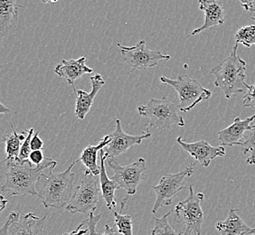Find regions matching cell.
<instances>
[{"label": "cell", "instance_id": "1", "mask_svg": "<svg viewBox=\"0 0 255 235\" xmlns=\"http://www.w3.org/2000/svg\"><path fill=\"white\" fill-rule=\"evenodd\" d=\"M57 162L45 157L40 165L34 166L31 162H7L5 182L2 186V194L5 198L14 196H37L36 183L44 169L55 167Z\"/></svg>", "mask_w": 255, "mask_h": 235}, {"label": "cell", "instance_id": "2", "mask_svg": "<svg viewBox=\"0 0 255 235\" xmlns=\"http://www.w3.org/2000/svg\"><path fill=\"white\" fill-rule=\"evenodd\" d=\"M78 160L69 166L65 171L54 173V167L49 168V173H42L36 183V194L44 207L60 209L67 206L73 196L74 175L72 169Z\"/></svg>", "mask_w": 255, "mask_h": 235}, {"label": "cell", "instance_id": "3", "mask_svg": "<svg viewBox=\"0 0 255 235\" xmlns=\"http://www.w3.org/2000/svg\"><path fill=\"white\" fill-rule=\"evenodd\" d=\"M237 47L236 43L230 55L211 71V74L216 76L215 86L224 91L226 99L237 96L247 89L246 63L237 54Z\"/></svg>", "mask_w": 255, "mask_h": 235}, {"label": "cell", "instance_id": "4", "mask_svg": "<svg viewBox=\"0 0 255 235\" xmlns=\"http://www.w3.org/2000/svg\"><path fill=\"white\" fill-rule=\"evenodd\" d=\"M178 105L172 103L167 97L153 98L145 105L137 108L138 114L147 118V129L150 127L160 130L169 129L173 125L185 126V120L178 113Z\"/></svg>", "mask_w": 255, "mask_h": 235}, {"label": "cell", "instance_id": "5", "mask_svg": "<svg viewBox=\"0 0 255 235\" xmlns=\"http://www.w3.org/2000/svg\"><path fill=\"white\" fill-rule=\"evenodd\" d=\"M160 81L177 91L180 101L178 108L182 113H189L197 104L205 102L212 96L211 91L203 87L196 79L187 75H178L175 80L162 75Z\"/></svg>", "mask_w": 255, "mask_h": 235}, {"label": "cell", "instance_id": "6", "mask_svg": "<svg viewBox=\"0 0 255 235\" xmlns=\"http://www.w3.org/2000/svg\"><path fill=\"white\" fill-rule=\"evenodd\" d=\"M101 190L97 176L86 169L80 186L74 192L65 210L73 215L94 213L97 209Z\"/></svg>", "mask_w": 255, "mask_h": 235}, {"label": "cell", "instance_id": "7", "mask_svg": "<svg viewBox=\"0 0 255 235\" xmlns=\"http://www.w3.org/2000/svg\"><path fill=\"white\" fill-rule=\"evenodd\" d=\"M189 196L184 201L179 202L175 208V220L185 225L186 231L183 235H201L202 225L204 223V212L201 203L204 194H196L193 186H188Z\"/></svg>", "mask_w": 255, "mask_h": 235}, {"label": "cell", "instance_id": "8", "mask_svg": "<svg viewBox=\"0 0 255 235\" xmlns=\"http://www.w3.org/2000/svg\"><path fill=\"white\" fill-rule=\"evenodd\" d=\"M106 161L109 167L114 171L112 179L118 183L120 189H124L129 196L135 195L137 186L144 179L146 160L139 157L134 163L127 166H122L116 158H107Z\"/></svg>", "mask_w": 255, "mask_h": 235}, {"label": "cell", "instance_id": "9", "mask_svg": "<svg viewBox=\"0 0 255 235\" xmlns=\"http://www.w3.org/2000/svg\"><path fill=\"white\" fill-rule=\"evenodd\" d=\"M193 174L194 166H187L182 171L176 174H167L163 176L158 185L153 186L152 189L157 195V199L152 208L153 215H155L162 207L170 206L173 199L181 190L187 189V187L183 186V182L186 177H189Z\"/></svg>", "mask_w": 255, "mask_h": 235}, {"label": "cell", "instance_id": "10", "mask_svg": "<svg viewBox=\"0 0 255 235\" xmlns=\"http://www.w3.org/2000/svg\"><path fill=\"white\" fill-rule=\"evenodd\" d=\"M124 62L131 68L146 70L157 66L161 61H168L170 55L163 54L160 51H153L147 48L145 40H141L134 46H124L118 44Z\"/></svg>", "mask_w": 255, "mask_h": 235}, {"label": "cell", "instance_id": "11", "mask_svg": "<svg viewBox=\"0 0 255 235\" xmlns=\"http://www.w3.org/2000/svg\"><path fill=\"white\" fill-rule=\"evenodd\" d=\"M109 135L111 137V142L104 147L103 150L107 158H116L127 151L128 148L141 144L144 139L149 138L152 134L149 132V129H146V131H144L141 135L137 136L127 134L123 131L121 120L117 119L115 130Z\"/></svg>", "mask_w": 255, "mask_h": 235}, {"label": "cell", "instance_id": "12", "mask_svg": "<svg viewBox=\"0 0 255 235\" xmlns=\"http://www.w3.org/2000/svg\"><path fill=\"white\" fill-rule=\"evenodd\" d=\"M177 142L196 161L199 162L203 167H208L212 160L216 157H224L226 156V148L224 146L213 147L206 140L188 143L185 141L183 137H178Z\"/></svg>", "mask_w": 255, "mask_h": 235}, {"label": "cell", "instance_id": "13", "mask_svg": "<svg viewBox=\"0 0 255 235\" xmlns=\"http://www.w3.org/2000/svg\"><path fill=\"white\" fill-rule=\"evenodd\" d=\"M199 9L205 14V23L200 27L194 30L191 35L203 33L204 31L221 25L226 21V8L224 4L218 0H198Z\"/></svg>", "mask_w": 255, "mask_h": 235}, {"label": "cell", "instance_id": "14", "mask_svg": "<svg viewBox=\"0 0 255 235\" xmlns=\"http://www.w3.org/2000/svg\"><path fill=\"white\" fill-rule=\"evenodd\" d=\"M86 60V56L76 60H63L62 63L54 69V73L60 77L65 79L70 85L74 86L76 80L82 78L85 74H92L94 72L93 69L85 64Z\"/></svg>", "mask_w": 255, "mask_h": 235}, {"label": "cell", "instance_id": "15", "mask_svg": "<svg viewBox=\"0 0 255 235\" xmlns=\"http://www.w3.org/2000/svg\"><path fill=\"white\" fill-rule=\"evenodd\" d=\"M255 120V114L246 119H241L240 117H236L232 125L218 132V138L222 146H237L243 139L245 133L250 129Z\"/></svg>", "mask_w": 255, "mask_h": 235}, {"label": "cell", "instance_id": "16", "mask_svg": "<svg viewBox=\"0 0 255 235\" xmlns=\"http://www.w3.org/2000/svg\"><path fill=\"white\" fill-rule=\"evenodd\" d=\"M92 82V91L91 93H86L83 90L77 91V99H76V107H75V115L79 119H84L86 115L90 113L94 101L97 93L105 84L101 74H95L91 77Z\"/></svg>", "mask_w": 255, "mask_h": 235}, {"label": "cell", "instance_id": "17", "mask_svg": "<svg viewBox=\"0 0 255 235\" xmlns=\"http://www.w3.org/2000/svg\"><path fill=\"white\" fill-rule=\"evenodd\" d=\"M47 213L44 217L40 218L34 213L20 216L19 220L16 221L10 226V235H43L44 222L48 216Z\"/></svg>", "mask_w": 255, "mask_h": 235}, {"label": "cell", "instance_id": "18", "mask_svg": "<svg viewBox=\"0 0 255 235\" xmlns=\"http://www.w3.org/2000/svg\"><path fill=\"white\" fill-rule=\"evenodd\" d=\"M216 229L221 235H255V228L247 226L235 208L231 209L226 220L216 224Z\"/></svg>", "mask_w": 255, "mask_h": 235}, {"label": "cell", "instance_id": "19", "mask_svg": "<svg viewBox=\"0 0 255 235\" xmlns=\"http://www.w3.org/2000/svg\"><path fill=\"white\" fill-rule=\"evenodd\" d=\"M100 182H101V189L103 198L106 202V205L109 210H112L116 207V200H115V191L120 189L118 183L114 181L112 178L109 177L106 172L105 162L107 160V156L105 155L104 150L100 151Z\"/></svg>", "mask_w": 255, "mask_h": 235}, {"label": "cell", "instance_id": "20", "mask_svg": "<svg viewBox=\"0 0 255 235\" xmlns=\"http://www.w3.org/2000/svg\"><path fill=\"white\" fill-rule=\"evenodd\" d=\"M111 142L110 135H106L103 137L102 141L97 146H88L84 148L81 157H79L78 161L83 162L86 169L91 172L94 176H100V166L97 164L98 153L104 149V147Z\"/></svg>", "mask_w": 255, "mask_h": 235}, {"label": "cell", "instance_id": "21", "mask_svg": "<svg viewBox=\"0 0 255 235\" xmlns=\"http://www.w3.org/2000/svg\"><path fill=\"white\" fill-rule=\"evenodd\" d=\"M21 7L22 5L16 4V0H0V33L2 37L9 32Z\"/></svg>", "mask_w": 255, "mask_h": 235}, {"label": "cell", "instance_id": "22", "mask_svg": "<svg viewBox=\"0 0 255 235\" xmlns=\"http://www.w3.org/2000/svg\"><path fill=\"white\" fill-rule=\"evenodd\" d=\"M12 133H7L4 136L5 144V162L19 161V153L22 144L27 136V131L22 133L15 132L13 125H11Z\"/></svg>", "mask_w": 255, "mask_h": 235}, {"label": "cell", "instance_id": "23", "mask_svg": "<svg viewBox=\"0 0 255 235\" xmlns=\"http://www.w3.org/2000/svg\"><path fill=\"white\" fill-rule=\"evenodd\" d=\"M237 146L242 147L244 154L247 155L250 153V157L247 158L246 163L248 165H255V122L253 123L250 129L245 133L243 141L238 143Z\"/></svg>", "mask_w": 255, "mask_h": 235}, {"label": "cell", "instance_id": "24", "mask_svg": "<svg viewBox=\"0 0 255 235\" xmlns=\"http://www.w3.org/2000/svg\"><path fill=\"white\" fill-rule=\"evenodd\" d=\"M172 212H174V210L169 211L167 215L162 216L161 218L153 217L155 221V225L151 232V235H181L180 234H177L168 223L167 219L171 215Z\"/></svg>", "mask_w": 255, "mask_h": 235}, {"label": "cell", "instance_id": "25", "mask_svg": "<svg viewBox=\"0 0 255 235\" xmlns=\"http://www.w3.org/2000/svg\"><path fill=\"white\" fill-rule=\"evenodd\" d=\"M237 44H244L250 48L255 45V25H246L238 29L236 34Z\"/></svg>", "mask_w": 255, "mask_h": 235}, {"label": "cell", "instance_id": "26", "mask_svg": "<svg viewBox=\"0 0 255 235\" xmlns=\"http://www.w3.org/2000/svg\"><path fill=\"white\" fill-rule=\"evenodd\" d=\"M115 226L118 227V233L123 235H133L132 219L130 216H123L119 213H114Z\"/></svg>", "mask_w": 255, "mask_h": 235}, {"label": "cell", "instance_id": "27", "mask_svg": "<svg viewBox=\"0 0 255 235\" xmlns=\"http://www.w3.org/2000/svg\"><path fill=\"white\" fill-rule=\"evenodd\" d=\"M34 127H31L27 130L26 138L22 143L21 149L19 153V162H25L29 160L30 153L32 152L31 149V139L34 135Z\"/></svg>", "mask_w": 255, "mask_h": 235}, {"label": "cell", "instance_id": "28", "mask_svg": "<svg viewBox=\"0 0 255 235\" xmlns=\"http://www.w3.org/2000/svg\"><path fill=\"white\" fill-rule=\"evenodd\" d=\"M247 92L244 96V107L245 108H255V83L253 85L246 86Z\"/></svg>", "mask_w": 255, "mask_h": 235}, {"label": "cell", "instance_id": "29", "mask_svg": "<svg viewBox=\"0 0 255 235\" xmlns=\"http://www.w3.org/2000/svg\"><path fill=\"white\" fill-rule=\"evenodd\" d=\"M102 218V215H97L95 216L94 213H91L89 215V218L85 220V223L87 224L89 228V235H101L97 232V225Z\"/></svg>", "mask_w": 255, "mask_h": 235}, {"label": "cell", "instance_id": "30", "mask_svg": "<svg viewBox=\"0 0 255 235\" xmlns=\"http://www.w3.org/2000/svg\"><path fill=\"white\" fill-rule=\"evenodd\" d=\"M19 218L20 215L18 213L12 212V213L10 214L9 216H8V218L6 219L5 225L2 226V228H1V230H0V235H10V226H12L16 221L19 220Z\"/></svg>", "mask_w": 255, "mask_h": 235}, {"label": "cell", "instance_id": "31", "mask_svg": "<svg viewBox=\"0 0 255 235\" xmlns=\"http://www.w3.org/2000/svg\"><path fill=\"white\" fill-rule=\"evenodd\" d=\"M44 158L45 157H44L42 150H32L30 153L29 161L34 166L40 165L42 162L44 161Z\"/></svg>", "mask_w": 255, "mask_h": 235}, {"label": "cell", "instance_id": "32", "mask_svg": "<svg viewBox=\"0 0 255 235\" xmlns=\"http://www.w3.org/2000/svg\"><path fill=\"white\" fill-rule=\"evenodd\" d=\"M39 132L34 133L31 139V149L32 150H41L44 146V141L40 138Z\"/></svg>", "mask_w": 255, "mask_h": 235}, {"label": "cell", "instance_id": "33", "mask_svg": "<svg viewBox=\"0 0 255 235\" xmlns=\"http://www.w3.org/2000/svg\"><path fill=\"white\" fill-rule=\"evenodd\" d=\"M85 221H84L80 226L75 229V230L71 232V233H64L63 235H85L87 233H89V228L87 229H82L85 225Z\"/></svg>", "mask_w": 255, "mask_h": 235}, {"label": "cell", "instance_id": "34", "mask_svg": "<svg viewBox=\"0 0 255 235\" xmlns=\"http://www.w3.org/2000/svg\"><path fill=\"white\" fill-rule=\"evenodd\" d=\"M239 1H240L241 5L244 6V8L246 11H251L252 5L255 2V0H239Z\"/></svg>", "mask_w": 255, "mask_h": 235}, {"label": "cell", "instance_id": "35", "mask_svg": "<svg viewBox=\"0 0 255 235\" xmlns=\"http://www.w3.org/2000/svg\"><path fill=\"white\" fill-rule=\"evenodd\" d=\"M115 235V229L112 227V226L106 225L105 226V229L103 233V235Z\"/></svg>", "mask_w": 255, "mask_h": 235}, {"label": "cell", "instance_id": "36", "mask_svg": "<svg viewBox=\"0 0 255 235\" xmlns=\"http://www.w3.org/2000/svg\"><path fill=\"white\" fill-rule=\"evenodd\" d=\"M10 113V109L5 107L3 103H0V113L5 114V113Z\"/></svg>", "mask_w": 255, "mask_h": 235}, {"label": "cell", "instance_id": "37", "mask_svg": "<svg viewBox=\"0 0 255 235\" xmlns=\"http://www.w3.org/2000/svg\"><path fill=\"white\" fill-rule=\"evenodd\" d=\"M59 0H42V2L44 3V4H46V3H56V2H58Z\"/></svg>", "mask_w": 255, "mask_h": 235}, {"label": "cell", "instance_id": "38", "mask_svg": "<svg viewBox=\"0 0 255 235\" xmlns=\"http://www.w3.org/2000/svg\"><path fill=\"white\" fill-rule=\"evenodd\" d=\"M251 18H252V20H254L255 22V11L251 12Z\"/></svg>", "mask_w": 255, "mask_h": 235}, {"label": "cell", "instance_id": "39", "mask_svg": "<svg viewBox=\"0 0 255 235\" xmlns=\"http://www.w3.org/2000/svg\"><path fill=\"white\" fill-rule=\"evenodd\" d=\"M253 11H255V0L254 4L252 5V8H251V12H253Z\"/></svg>", "mask_w": 255, "mask_h": 235}]
</instances>
